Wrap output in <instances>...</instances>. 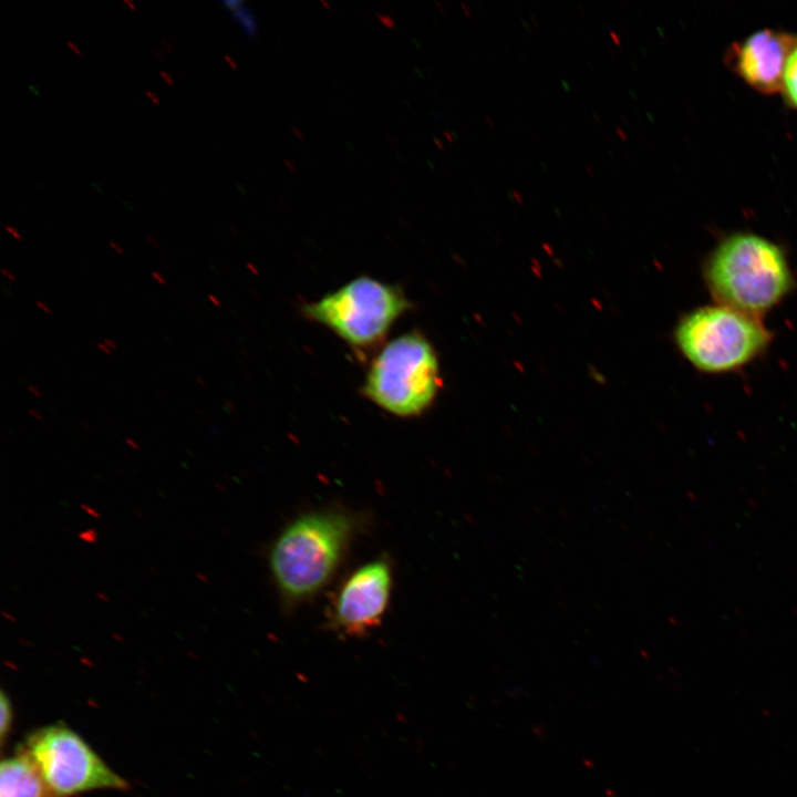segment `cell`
<instances>
[{
    "label": "cell",
    "instance_id": "obj_1",
    "mask_svg": "<svg viewBox=\"0 0 797 797\" xmlns=\"http://www.w3.org/2000/svg\"><path fill=\"white\" fill-rule=\"evenodd\" d=\"M356 530L354 515L339 509L300 515L282 529L270 547L268 561L284 605L307 602L327 586Z\"/></svg>",
    "mask_w": 797,
    "mask_h": 797
},
{
    "label": "cell",
    "instance_id": "obj_2",
    "mask_svg": "<svg viewBox=\"0 0 797 797\" xmlns=\"http://www.w3.org/2000/svg\"><path fill=\"white\" fill-rule=\"evenodd\" d=\"M704 279L718 304L758 319L794 283L783 249L752 232L732 234L720 241L704 265Z\"/></svg>",
    "mask_w": 797,
    "mask_h": 797
},
{
    "label": "cell",
    "instance_id": "obj_3",
    "mask_svg": "<svg viewBox=\"0 0 797 797\" xmlns=\"http://www.w3.org/2000/svg\"><path fill=\"white\" fill-rule=\"evenodd\" d=\"M675 340L682 354L705 373L738 370L760 355L770 334L758 318L726 306H706L687 313Z\"/></svg>",
    "mask_w": 797,
    "mask_h": 797
},
{
    "label": "cell",
    "instance_id": "obj_4",
    "mask_svg": "<svg viewBox=\"0 0 797 797\" xmlns=\"http://www.w3.org/2000/svg\"><path fill=\"white\" fill-rule=\"evenodd\" d=\"M438 389V363L432 345L408 333L392 340L373 360L364 393L398 416L422 413Z\"/></svg>",
    "mask_w": 797,
    "mask_h": 797
},
{
    "label": "cell",
    "instance_id": "obj_5",
    "mask_svg": "<svg viewBox=\"0 0 797 797\" xmlns=\"http://www.w3.org/2000/svg\"><path fill=\"white\" fill-rule=\"evenodd\" d=\"M20 749L37 767L50 797H74L99 789L128 788L126 780L65 724L35 729Z\"/></svg>",
    "mask_w": 797,
    "mask_h": 797
},
{
    "label": "cell",
    "instance_id": "obj_6",
    "mask_svg": "<svg viewBox=\"0 0 797 797\" xmlns=\"http://www.w3.org/2000/svg\"><path fill=\"white\" fill-rule=\"evenodd\" d=\"M407 306L396 287L360 277L308 304L304 311L348 343L366 346L379 341Z\"/></svg>",
    "mask_w": 797,
    "mask_h": 797
},
{
    "label": "cell",
    "instance_id": "obj_7",
    "mask_svg": "<svg viewBox=\"0 0 797 797\" xmlns=\"http://www.w3.org/2000/svg\"><path fill=\"white\" fill-rule=\"evenodd\" d=\"M392 565L376 558L352 571L339 587L329 611L330 628L360 638L380 627L390 604Z\"/></svg>",
    "mask_w": 797,
    "mask_h": 797
},
{
    "label": "cell",
    "instance_id": "obj_8",
    "mask_svg": "<svg viewBox=\"0 0 797 797\" xmlns=\"http://www.w3.org/2000/svg\"><path fill=\"white\" fill-rule=\"evenodd\" d=\"M797 35L762 29L735 42L727 51L728 66L753 90L770 95L782 91L788 56Z\"/></svg>",
    "mask_w": 797,
    "mask_h": 797
},
{
    "label": "cell",
    "instance_id": "obj_9",
    "mask_svg": "<svg viewBox=\"0 0 797 797\" xmlns=\"http://www.w3.org/2000/svg\"><path fill=\"white\" fill-rule=\"evenodd\" d=\"M0 797H50L37 767L20 748L2 759Z\"/></svg>",
    "mask_w": 797,
    "mask_h": 797
},
{
    "label": "cell",
    "instance_id": "obj_10",
    "mask_svg": "<svg viewBox=\"0 0 797 797\" xmlns=\"http://www.w3.org/2000/svg\"><path fill=\"white\" fill-rule=\"evenodd\" d=\"M780 92L786 104L797 110V43L788 56Z\"/></svg>",
    "mask_w": 797,
    "mask_h": 797
},
{
    "label": "cell",
    "instance_id": "obj_11",
    "mask_svg": "<svg viewBox=\"0 0 797 797\" xmlns=\"http://www.w3.org/2000/svg\"><path fill=\"white\" fill-rule=\"evenodd\" d=\"M229 9L234 10V15L241 22L242 27L249 35L256 34V25L253 18L249 14L248 10L241 8V2L238 1H225L224 2Z\"/></svg>",
    "mask_w": 797,
    "mask_h": 797
},
{
    "label": "cell",
    "instance_id": "obj_12",
    "mask_svg": "<svg viewBox=\"0 0 797 797\" xmlns=\"http://www.w3.org/2000/svg\"><path fill=\"white\" fill-rule=\"evenodd\" d=\"M1 722H0V736L1 744H4V739L11 727L12 722V706L10 700L6 696L4 692H1Z\"/></svg>",
    "mask_w": 797,
    "mask_h": 797
},
{
    "label": "cell",
    "instance_id": "obj_13",
    "mask_svg": "<svg viewBox=\"0 0 797 797\" xmlns=\"http://www.w3.org/2000/svg\"><path fill=\"white\" fill-rule=\"evenodd\" d=\"M376 17L384 25H386L391 29L394 28V25H395L394 20L391 17H389L386 14H379V13L376 14Z\"/></svg>",
    "mask_w": 797,
    "mask_h": 797
},
{
    "label": "cell",
    "instance_id": "obj_14",
    "mask_svg": "<svg viewBox=\"0 0 797 797\" xmlns=\"http://www.w3.org/2000/svg\"><path fill=\"white\" fill-rule=\"evenodd\" d=\"M6 230L11 234L15 239H21L20 234L14 228L7 226Z\"/></svg>",
    "mask_w": 797,
    "mask_h": 797
},
{
    "label": "cell",
    "instance_id": "obj_15",
    "mask_svg": "<svg viewBox=\"0 0 797 797\" xmlns=\"http://www.w3.org/2000/svg\"><path fill=\"white\" fill-rule=\"evenodd\" d=\"M146 95L155 103L159 104V100L156 97V95L153 92L146 91Z\"/></svg>",
    "mask_w": 797,
    "mask_h": 797
},
{
    "label": "cell",
    "instance_id": "obj_16",
    "mask_svg": "<svg viewBox=\"0 0 797 797\" xmlns=\"http://www.w3.org/2000/svg\"><path fill=\"white\" fill-rule=\"evenodd\" d=\"M513 197H514L519 204L524 203V198H522V196L520 195V193L514 190V192H513Z\"/></svg>",
    "mask_w": 797,
    "mask_h": 797
},
{
    "label": "cell",
    "instance_id": "obj_17",
    "mask_svg": "<svg viewBox=\"0 0 797 797\" xmlns=\"http://www.w3.org/2000/svg\"><path fill=\"white\" fill-rule=\"evenodd\" d=\"M152 276H153L161 284H166L164 278H163L159 273L153 272Z\"/></svg>",
    "mask_w": 797,
    "mask_h": 797
},
{
    "label": "cell",
    "instance_id": "obj_18",
    "mask_svg": "<svg viewBox=\"0 0 797 797\" xmlns=\"http://www.w3.org/2000/svg\"><path fill=\"white\" fill-rule=\"evenodd\" d=\"M610 35H611V38L613 39V41H614L618 45L621 44V40H620L619 35H618L614 31H610Z\"/></svg>",
    "mask_w": 797,
    "mask_h": 797
},
{
    "label": "cell",
    "instance_id": "obj_19",
    "mask_svg": "<svg viewBox=\"0 0 797 797\" xmlns=\"http://www.w3.org/2000/svg\"><path fill=\"white\" fill-rule=\"evenodd\" d=\"M159 74L165 79V81L169 84H173L172 77L169 74H166L164 71H159Z\"/></svg>",
    "mask_w": 797,
    "mask_h": 797
},
{
    "label": "cell",
    "instance_id": "obj_20",
    "mask_svg": "<svg viewBox=\"0 0 797 797\" xmlns=\"http://www.w3.org/2000/svg\"><path fill=\"white\" fill-rule=\"evenodd\" d=\"M97 348L106 353H111L110 348L105 343H97Z\"/></svg>",
    "mask_w": 797,
    "mask_h": 797
},
{
    "label": "cell",
    "instance_id": "obj_21",
    "mask_svg": "<svg viewBox=\"0 0 797 797\" xmlns=\"http://www.w3.org/2000/svg\"><path fill=\"white\" fill-rule=\"evenodd\" d=\"M615 131H617L618 135H619L622 139H627V135H625V133H624V131H623L622 128H620L619 126H617V127H615Z\"/></svg>",
    "mask_w": 797,
    "mask_h": 797
},
{
    "label": "cell",
    "instance_id": "obj_22",
    "mask_svg": "<svg viewBox=\"0 0 797 797\" xmlns=\"http://www.w3.org/2000/svg\"><path fill=\"white\" fill-rule=\"evenodd\" d=\"M35 303H37V306L40 307L44 312L50 313V310H49V308H48L45 304H43V303L40 302V301H37Z\"/></svg>",
    "mask_w": 797,
    "mask_h": 797
},
{
    "label": "cell",
    "instance_id": "obj_23",
    "mask_svg": "<svg viewBox=\"0 0 797 797\" xmlns=\"http://www.w3.org/2000/svg\"><path fill=\"white\" fill-rule=\"evenodd\" d=\"M110 246H111L115 251H117L118 253H123V250L120 248L118 245H116V244H114V242H110Z\"/></svg>",
    "mask_w": 797,
    "mask_h": 797
},
{
    "label": "cell",
    "instance_id": "obj_24",
    "mask_svg": "<svg viewBox=\"0 0 797 797\" xmlns=\"http://www.w3.org/2000/svg\"><path fill=\"white\" fill-rule=\"evenodd\" d=\"M1 272H2L8 279H10L11 281L14 280V278L11 276V272H10V271H7L6 269H1Z\"/></svg>",
    "mask_w": 797,
    "mask_h": 797
},
{
    "label": "cell",
    "instance_id": "obj_25",
    "mask_svg": "<svg viewBox=\"0 0 797 797\" xmlns=\"http://www.w3.org/2000/svg\"><path fill=\"white\" fill-rule=\"evenodd\" d=\"M28 390H29L30 392H32L33 394H35L38 397L41 396L40 392H39L35 387H33V386L29 385V386H28Z\"/></svg>",
    "mask_w": 797,
    "mask_h": 797
},
{
    "label": "cell",
    "instance_id": "obj_26",
    "mask_svg": "<svg viewBox=\"0 0 797 797\" xmlns=\"http://www.w3.org/2000/svg\"><path fill=\"white\" fill-rule=\"evenodd\" d=\"M104 343H105L108 348L116 349V345H115L111 340H108V339H105V340H104Z\"/></svg>",
    "mask_w": 797,
    "mask_h": 797
},
{
    "label": "cell",
    "instance_id": "obj_27",
    "mask_svg": "<svg viewBox=\"0 0 797 797\" xmlns=\"http://www.w3.org/2000/svg\"><path fill=\"white\" fill-rule=\"evenodd\" d=\"M460 7L463 8V10L466 12L467 15L472 14L470 9L468 7H466L464 3H460Z\"/></svg>",
    "mask_w": 797,
    "mask_h": 797
},
{
    "label": "cell",
    "instance_id": "obj_28",
    "mask_svg": "<svg viewBox=\"0 0 797 797\" xmlns=\"http://www.w3.org/2000/svg\"><path fill=\"white\" fill-rule=\"evenodd\" d=\"M225 59L228 61L229 64H231L232 69H236V64L234 63V60L231 58L225 55Z\"/></svg>",
    "mask_w": 797,
    "mask_h": 797
},
{
    "label": "cell",
    "instance_id": "obj_29",
    "mask_svg": "<svg viewBox=\"0 0 797 797\" xmlns=\"http://www.w3.org/2000/svg\"><path fill=\"white\" fill-rule=\"evenodd\" d=\"M68 44H69L70 48H72V49L74 50V52H75L76 54H81V51H79V50L73 45V43L68 42Z\"/></svg>",
    "mask_w": 797,
    "mask_h": 797
},
{
    "label": "cell",
    "instance_id": "obj_30",
    "mask_svg": "<svg viewBox=\"0 0 797 797\" xmlns=\"http://www.w3.org/2000/svg\"><path fill=\"white\" fill-rule=\"evenodd\" d=\"M485 120L488 122V125L490 127H494V122L490 120V117L488 115L485 116Z\"/></svg>",
    "mask_w": 797,
    "mask_h": 797
},
{
    "label": "cell",
    "instance_id": "obj_31",
    "mask_svg": "<svg viewBox=\"0 0 797 797\" xmlns=\"http://www.w3.org/2000/svg\"><path fill=\"white\" fill-rule=\"evenodd\" d=\"M28 412H29L31 415H33L34 417H37L38 420H41L40 415H39L37 412H34V411H32V410H29Z\"/></svg>",
    "mask_w": 797,
    "mask_h": 797
},
{
    "label": "cell",
    "instance_id": "obj_32",
    "mask_svg": "<svg viewBox=\"0 0 797 797\" xmlns=\"http://www.w3.org/2000/svg\"><path fill=\"white\" fill-rule=\"evenodd\" d=\"M434 141H435V144H436L441 149L444 148V145L441 143V141H439L438 138H435Z\"/></svg>",
    "mask_w": 797,
    "mask_h": 797
},
{
    "label": "cell",
    "instance_id": "obj_33",
    "mask_svg": "<svg viewBox=\"0 0 797 797\" xmlns=\"http://www.w3.org/2000/svg\"><path fill=\"white\" fill-rule=\"evenodd\" d=\"M125 2L132 8V10H136L134 2H131L128 0H125Z\"/></svg>",
    "mask_w": 797,
    "mask_h": 797
},
{
    "label": "cell",
    "instance_id": "obj_34",
    "mask_svg": "<svg viewBox=\"0 0 797 797\" xmlns=\"http://www.w3.org/2000/svg\"><path fill=\"white\" fill-rule=\"evenodd\" d=\"M584 168L590 174V176H594V172L591 169V167L586 166Z\"/></svg>",
    "mask_w": 797,
    "mask_h": 797
},
{
    "label": "cell",
    "instance_id": "obj_35",
    "mask_svg": "<svg viewBox=\"0 0 797 797\" xmlns=\"http://www.w3.org/2000/svg\"><path fill=\"white\" fill-rule=\"evenodd\" d=\"M445 136L448 138V141L453 142V136L448 132H445Z\"/></svg>",
    "mask_w": 797,
    "mask_h": 797
},
{
    "label": "cell",
    "instance_id": "obj_36",
    "mask_svg": "<svg viewBox=\"0 0 797 797\" xmlns=\"http://www.w3.org/2000/svg\"><path fill=\"white\" fill-rule=\"evenodd\" d=\"M196 380L198 381V383H199V384H201V385H205V383L203 382V380H201V379H199V377H196Z\"/></svg>",
    "mask_w": 797,
    "mask_h": 797
}]
</instances>
